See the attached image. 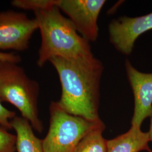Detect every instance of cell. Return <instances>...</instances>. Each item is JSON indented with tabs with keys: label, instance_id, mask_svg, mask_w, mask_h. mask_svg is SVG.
Instances as JSON below:
<instances>
[{
	"label": "cell",
	"instance_id": "30bf717a",
	"mask_svg": "<svg viewBox=\"0 0 152 152\" xmlns=\"http://www.w3.org/2000/svg\"><path fill=\"white\" fill-rule=\"evenodd\" d=\"M16 134V148L18 152H44L42 140L33 132L32 126L23 117H15L10 121Z\"/></svg>",
	"mask_w": 152,
	"mask_h": 152
},
{
	"label": "cell",
	"instance_id": "5b68a950",
	"mask_svg": "<svg viewBox=\"0 0 152 152\" xmlns=\"http://www.w3.org/2000/svg\"><path fill=\"white\" fill-rule=\"evenodd\" d=\"M38 22L23 12L0 11V51L12 50L24 51L28 49Z\"/></svg>",
	"mask_w": 152,
	"mask_h": 152
},
{
	"label": "cell",
	"instance_id": "4fadbf2b",
	"mask_svg": "<svg viewBox=\"0 0 152 152\" xmlns=\"http://www.w3.org/2000/svg\"><path fill=\"white\" fill-rule=\"evenodd\" d=\"M16 136L0 127V152H14Z\"/></svg>",
	"mask_w": 152,
	"mask_h": 152
},
{
	"label": "cell",
	"instance_id": "277c9868",
	"mask_svg": "<svg viewBox=\"0 0 152 152\" xmlns=\"http://www.w3.org/2000/svg\"><path fill=\"white\" fill-rule=\"evenodd\" d=\"M50 126L42 140L44 152H73L82 139L92 130L105 125L66 112L58 102L50 105Z\"/></svg>",
	"mask_w": 152,
	"mask_h": 152
},
{
	"label": "cell",
	"instance_id": "7a4b0ae2",
	"mask_svg": "<svg viewBox=\"0 0 152 152\" xmlns=\"http://www.w3.org/2000/svg\"><path fill=\"white\" fill-rule=\"evenodd\" d=\"M34 13L41 37L37 61L39 67L56 57L76 59L94 55L90 42L78 33L56 5Z\"/></svg>",
	"mask_w": 152,
	"mask_h": 152
},
{
	"label": "cell",
	"instance_id": "ba28073f",
	"mask_svg": "<svg viewBox=\"0 0 152 152\" xmlns=\"http://www.w3.org/2000/svg\"><path fill=\"white\" fill-rule=\"evenodd\" d=\"M125 70L134 98L131 126L141 128L143 121L152 118V73L138 71L126 59Z\"/></svg>",
	"mask_w": 152,
	"mask_h": 152
},
{
	"label": "cell",
	"instance_id": "52a82bcc",
	"mask_svg": "<svg viewBox=\"0 0 152 152\" xmlns=\"http://www.w3.org/2000/svg\"><path fill=\"white\" fill-rule=\"evenodd\" d=\"M152 29V12L135 18L121 16L112 20L109 24V41L117 51L129 55L138 37Z\"/></svg>",
	"mask_w": 152,
	"mask_h": 152
},
{
	"label": "cell",
	"instance_id": "5bb4252c",
	"mask_svg": "<svg viewBox=\"0 0 152 152\" xmlns=\"http://www.w3.org/2000/svg\"><path fill=\"white\" fill-rule=\"evenodd\" d=\"M15 117V113L4 107L0 100V125L6 129H11L10 120Z\"/></svg>",
	"mask_w": 152,
	"mask_h": 152
},
{
	"label": "cell",
	"instance_id": "8992f818",
	"mask_svg": "<svg viewBox=\"0 0 152 152\" xmlns=\"http://www.w3.org/2000/svg\"><path fill=\"white\" fill-rule=\"evenodd\" d=\"M105 0H56V5L68 16L78 33L88 41L98 38V20Z\"/></svg>",
	"mask_w": 152,
	"mask_h": 152
},
{
	"label": "cell",
	"instance_id": "3957f363",
	"mask_svg": "<svg viewBox=\"0 0 152 152\" xmlns=\"http://www.w3.org/2000/svg\"><path fill=\"white\" fill-rule=\"evenodd\" d=\"M38 82L29 78L18 63L0 61V100L11 104L22 117L41 132L43 126L38 117Z\"/></svg>",
	"mask_w": 152,
	"mask_h": 152
},
{
	"label": "cell",
	"instance_id": "9a60e30c",
	"mask_svg": "<svg viewBox=\"0 0 152 152\" xmlns=\"http://www.w3.org/2000/svg\"><path fill=\"white\" fill-rule=\"evenodd\" d=\"M21 60L22 59L20 56L18 55L11 53H5L0 51V61H9L18 64L21 61Z\"/></svg>",
	"mask_w": 152,
	"mask_h": 152
},
{
	"label": "cell",
	"instance_id": "8fae6325",
	"mask_svg": "<svg viewBox=\"0 0 152 152\" xmlns=\"http://www.w3.org/2000/svg\"><path fill=\"white\" fill-rule=\"evenodd\" d=\"M105 126L96 129L85 136L73 152H107V140L102 135Z\"/></svg>",
	"mask_w": 152,
	"mask_h": 152
},
{
	"label": "cell",
	"instance_id": "9c48e42d",
	"mask_svg": "<svg viewBox=\"0 0 152 152\" xmlns=\"http://www.w3.org/2000/svg\"><path fill=\"white\" fill-rule=\"evenodd\" d=\"M149 141L148 132L142 131L140 127L131 126L127 132L107 140V152H152L148 145Z\"/></svg>",
	"mask_w": 152,
	"mask_h": 152
},
{
	"label": "cell",
	"instance_id": "2e32d148",
	"mask_svg": "<svg viewBox=\"0 0 152 152\" xmlns=\"http://www.w3.org/2000/svg\"><path fill=\"white\" fill-rule=\"evenodd\" d=\"M149 134V140L152 142V118H151V122H150V126H149V130L148 132Z\"/></svg>",
	"mask_w": 152,
	"mask_h": 152
},
{
	"label": "cell",
	"instance_id": "6da1fadb",
	"mask_svg": "<svg viewBox=\"0 0 152 152\" xmlns=\"http://www.w3.org/2000/svg\"><path fill=\"white\" fill-rule=\"evenodd\" d=\"M49 62L59 77L61 95L58 103L69 114L92 121L100 120L98 108L104 66L94 55L81 58L56 57Z\"/></svg>",
	"mask_w": 152,
	"mask_h": 152
},
{
	"label": "cell",
	"instance_id": "7c38bea8",
	"mask_svg": "<svg viewBox=\"0 0 152 152\" xmlns=\"http://www.w3.org/2000/svg\"><path fill=\"white\" fill-rule=\"evenodd\" d=\"M56 0H13L12 5L16 8L34 11L56 5Z\"/></svg>",
	"mask_w": 152,
	"mask_h": 152
}]
</instances>
